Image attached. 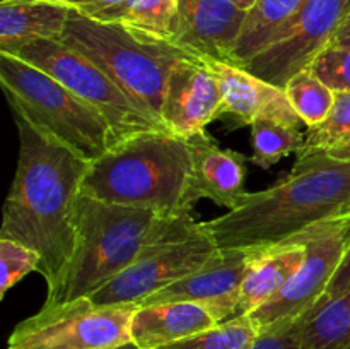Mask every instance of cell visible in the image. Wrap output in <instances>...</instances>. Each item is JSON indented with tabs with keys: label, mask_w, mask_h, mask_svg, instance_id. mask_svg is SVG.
<instances>
[{
	"label": "cell",
	"mask_w": 350,
	"mask_h": 349,
	"mask_svg": "<svg viewBox=\"0 0 350 349\" xmlns=\"http://www.w3.org/2000/svg\"><path fill=\"white\" fill-rule=\"evenodd\" d=\"M323 154L335 161H347V163H350V137L342 144H338V146H335L334 149L327 151Z\"/></svg>",
	"instance_id": "33"
},
{
	"label": "cell",
	"mask_w": 350,
	"mask_h": 349,
	"mask_svg": "<svg viewBox=\"0 0 350 349\" xmlns=\"http://www.w3.org/2000/svg\"><path fill=\"white\" fill-rule=\"evenodd\" d=\"M252 161L256 166L269 170L282 157L299 153L304 144V133L301 127L280 122L270 116H262L252 125Z\"/></svg>",
	"instance_id": "23"
},
{
	"label": "cell",
	"mask_w": 350,
	"mask_h": 349,
	"mask_svg": "<svg viewBox=\"0 0 350 349\" xmlns=\"http://www.w3.org/2000/svg\"><path fill=\"white\" fill-rule=\"evenodd\" d=\"M0 84L10 109L89 163L118 144L105 116L34 65L0 51Z\"/></svg>",
	"instance_id": "6"
},
{
	"label": "cell",
	"mask_w": 350,
	"mask_h": 349,
	"mask_svg": "<svg viewBox=\"0 0 350 349\" xmlns=\"http://www.w3.org/2000/svg\"><path fill=\"white\" fill-rule=\"evenodd\" d=\"M303 349H350V291L320 300L296 320Z\"/></svg>",
	"instance_id": "20"
},
{
	"label": "cell",
	"mask_w": 350,
	"mask_h": 349,
	"mask_svg": "<svg viewBox=\"0 0 350 349\" xmlns=\"http://www.w3.org/2000/svg\"><path fill=\"white\" fill-rule=\"evenodd\" d=\"M14 57L50 74L82 101L98 109L109 123L118 142L144 132L166 130L159 120L140 108L94 62L64 41H33L19 48Z\"/></svg>",
	"instance_id": "7"
},
{
	"label": "cell",
	"mask_w": 350,
	"mask_h": 349,
	"mask_svg": "<svg viewBox=\"0 0 350 349\" xmlns=\"http://www.w3.org/2000/svg\"><path fill=\"white\" fill-rule=\"evenodd\" d=\"M350 214V163L321 154L301 157L287 177L200 222L219 248H270L306 229Z\"/></svg>",
	"instance_id": "2"
},
{
	"label": "cell",
	"mask_w": 350,
	"mask_h": 349,
	"mask_svg": "<svg viewBox=\"0 0 350 349\" xmlns=\"http://www.w3.org/2000/svg\"><path fill=\"white\" fill-rule=\"evenodd\" d=\"M345 221V235H347V243L350 242V214L347 216V218H344Z\"/></svg>",
	"instance_id": "36"
},
{
	"label": "cell",
	"mask_w": 350,
	"mask_h": 349,
	"mask_svg": "<svg viewBox=\"0 0 350 349\" xmlns=\"http://www.w3.org/2000/svg\"><path fill=\"white\" fill-rule=\"evenodd\" d=\"M60 41L94 62L140 108L163 123L161 106L167 75L181 57L190 53L170 41L75 10L68 16Z\"/></svg>",
	"instance_id": "5"
},
{
	"label": "cell",
	"mask_w": 350,
	"mask_h": 349,
	"mask_svg": "<svg viewBox=\"0 0 350 349\" xmlns=\"http://www.w3.org/2000/svg\"><path fill=\"white\" fill-rule=\"evenodd\" d=\"M41 257L36 250L16 242V240L0 238V266H2V279H0V296H5L9 289L31 272L40 270Z\"/></svg>",
	"instance_id": "27"
},
{
	"label": "cell",
	"mask_w": 350,
	"mask_h": 349,
	"mask_svg": "<svg viewBox=\"0 0 350 349\" xmlns=\"http://www.w3.org/2000/svg\"><path fill=\"white\" fill-rule=\"evenodd\" d=\"M314 74L334 92H350V50L327 47L311 64Z\"/></svg>",
	"instance_id": "28"
},
{
	"label": "cell",
	"mask_w": 350,
	"mask_h": 349,
	"mask_svg": "<svg viewBox=\"0 0 350 349\" xmlns=\"http://www.w3.org/2000/svg\"><path fill=\"white\" fill-rule=\"evenodd\" d=\"M221 106V82L211 65L195 55L181 57L171 68L164 88L161 120L166 130L188 139L217 120Z\"/></svg>",
	"instance_id": "13"
},
{
	"label": "cell",
	"mask_w": 350,
	"mask_h": 349,
	"mask_svg": "<svg viewBox=\"0 0 350 349\" xmlns=\"http://www.w3.org/2000/svg\"><path fill=\"white\" fill-rule=\"evenodd\" d=\"M304 257H306V246L299 242L260 248L258 255L255 257L243 281L236 317L252 315L256 308L275 296L299 269Z\"/></svg>",
	"instance_id": "19"
},
{
	"label": "cell",
	"mask_w": 350,
	"mask_h": 349,
	"mask_svg": "<svg viewBox=\"0 0 350 349\" xmlns=\"http://www.w3.org/2000/svg\"><path fill=\"white\" fill-rule=\"evenodd\" d=\"M191 156V195L208 198L221 207L234 209L245 194L246 157L222 149L205 130L187 139Z\"/></svg>",
	"instance_id": "16"
},
{
	"label": "cell",
	"mask_w": 350,
	"mask_h": 349,
	"mask_svg": "<svg viewBox=\"0 0 350 349\" xmlns=\"http://www.w3.org/2000/svg\"><path fill=\"white\" fill-rule=\"evenodd\" d=\"M204 60L221 82L222 106L219 118H229L226 120L229 130L252 125L262 116L301 127L303 120L297 116L282 88L263 81L241 65L211 58Z\"/></svg>",
	"instance_id": "15"
},
{
	"label": "cell",
	"mask_w": 350,
	"mask_h": 349,
	"mask_svg": "<svg viewBox=\"0 0 350 349\" xmlns=\"http://www.w3.org/2000/svg\"><path fill=\"white\" fill-rule=\"evenodd\" d=\"M330 44L332 47H340V48H347V50H350V5ZM330 44H328V47H330Z\"/></svg>",
	"instance_id": "32"
},
{
	"label": "cell",
	"mask_w": 350,
	"mask_h": 349,
	"mask_svg": "<svg viewBox=\"0 0 350 349\" xmlns=\"http://www.w3.org/2000/svg\"><path fill=\"white\" fill-rule=\"evenodd\" d=\"M81 194L108 204L156 211L166 218L191 214V156L187 139L154 130L115 144L91 161Z\"/></svg>",
	"instance_id": "4"
},
{
	"label": "cell",
	"mask_w": 350,
	"mask_h": 349,
	"mask_svg": "<svg viewBox=\"0 0 350 349\" xmlns=\"http://www.w3.org/2000/svg\"><path fill=\"white\" fill-rule=\"evenodd\" d=\"M70 12L57 0H2L0 51L14 55L33 41H60Z\"/></svg>",
	"instance_id": "18"
},
{
	"label": "cell",
	"mask_w": 350,
	"mask_h": 349,
	"mask_svg": "<svg viewBox=\"0 0 350 349\" xmlns=\"http://www.w3.org/2000/svg\"><path fill=\"white\" fill-rule=\"evenodd\" d=\"M57 2L64 3L65 7L82 14V16L92 17L96 14L103 12V10L109 9V7L118 5L123 0H57Z\"/></svg>",
	"instance_id": "31"
},
{
	"label": "cell",
	"mask_w": 350,
	"mask_h": 349,
	"mask_svg": "<svg viewBox=\"0 0 350 349\" xmlns=\"http://www.w3.org/2000/svg\"><path fill=\"white\" fill-rule=\"evenodd\" d=\"M349 5L350 0H304L273 40L241 67L284 89L332 43Z\"/></svg>",
	"instance_id": "9"
},
{
	"label": "cell",
	"mask_w": 350,
	"mask_h": 349,
	"mask_svg": "<svg viewBox=\"0 0 350 349\" xmlns=\"http://www.w3.org/2000/svg\"><path fill=\"white\" fill-rule=\"evenodd\" d=\"M258 252L260 248H219L200 269L154 293L139 307L191 301L208 308L219 324L234 318L243 281Z\"/></svg>",
	"instance_id": "12"
},
{
	"label": "cell",
	"mask_w": 350,
	"mask_h": 349,
	"mask_svg": "<svg viewBox=\"0 0 350 349\" xmlns=\"http://www.w3.org/2000/svg\"><path fill=\"white\" fill-rule=\"evenodd\" d=\"M74 222V252L44 303L91 296L147 250L200 229L191 214L166 218L150 209L108 204L82 194L75 204Z\"/></svg>",
	"instance_id": "3"
},
{
	"label": "cell",
	"mask_w": 350,
	"mask_h": 349,
	"mask_svg": "<svg viewBox=\"0 0 350 349\" xmlns=\"http://www.w3.org/2000/svg\"><path fill=\"white\" fill-rule=\"evenodd\" d=\"M350 137V92H335V101L327 118L310 127L304 135L303 149L297 159L327 153Z\"/></svg>",
	"instance_id": "26"
},
{
	"label": "cell",
	"mask_w": 350,
	"mask_h": 349,
	"mask_svg": "<svg viewBox=\"0 0 350 349\" xmlns=\"http://www.w3.org/2000/svg\"><path fill=\"white\" fill-rule=\"evenodd\" d=\"M109 349H140V348L137 344H133L132 341H130V342H125V344L116 346V348H109Z\"/></svg>",
	"instance_id": "35"
},
{
	"label": "cell",
	"mask_w": 350,
	"mask_h": 349,
	"mask_svg": "<svg viewBox=\"0 0 350 349\" xmlns=\"http://www.w3.org/2000/svg\"><path fill=\"white\" fill-rule=\"evenodd\" d=\"M178 0H123L92 19L120 24L123 27L167 41L173 33Z\"/></svg>",
	"instance_id": "22"
},
{
	"label": "cell",
	"mask_w": 350,
	"mask_h": 349,
	"mask_svg": "<svg viewBox=\"0 0 350 349\" xmlns=\"http://www.w3.org/2000/svg\"><path fill=\"white\" fill-rule=\"evenodd\" d=\"M246 10L229 0H178L170 41L198 58L232 64V51L243 29Z\"/></svg>",
	"instance_id": "14"
},
{
	"label": "cell",
	"mask_w": 350,
	"mask_h": 349,
	"mask_svg": "<svg viewBox=\"0 0 350 349\" xmlns=\"http://www.w3.org/2000/svg\"><path fill=\"white\" fill-rule=\"evenodd\" d=\"M258 334L260 328L253 318L250 315H239L208 331L157 349H250Z\"/></svg>",
	"instance_id": "25"
},
{
	"label": "cell",
	"mask_w": 350,
	"mask_h": 349,
	"mask_svg": "<svg viewBox=\"0 0 350 349\" xmlns=\"http://www.w3.org/2000/svg\"><path fill=\"white\" fill-rule=\"evenodd\" d=\"M229 2H232L234 5H238L239 9H243V10H246V12H248V10L252 9L253 5H255L256 0H229Z\"/></svg>",
	"instance_id": "34"
},
{
	"label": "cell",
	"mask_w": 350,
	"mask_h": 349,
	"mask_svg": "<svg viewBox=\"0 0 350 349\" xmlns=\"http://www.w3.org/2000/svg\"><path fill=\"white\" fill-rule=\"evenodd\" d=\"M289 242L303 243L306 246V257L282 289L250 315L260 331L280 322L299 320L323 298L347 248L345 221L335 219L320 222Z\"/></svg>",
	"instance_id": "10"
},
{
	"label": "cell",
	"mask_w": 350,
	"mask_h": 349,
	"mask_svg": "<svg viewBox=\"0 0 350 349\" xmlns=\"http://www.w3.org/2000/svg\"><path fill=\"white\" fill-rule=\"evenodd\" d=\"M10 112L19 132V157L3 204L0 238L16 240L40 253L38 272L51 293L74 252L75 204L89 161L33 125L23 113Z\"/></svg>",
	"instance_id": "1"
},
{
	"label": "cell",
	"mask_w": 350,
	"mask_h": 349,
	"mask_svg": "<svg viewBox=\"0 0 350 349\" xmlns=\"http://www.w3.org/2000/svg\"><path fill=\"white\" fill-rule=\"evenodd\" d=\"M137 305L101 307L89 296L44 303L16 325L7 349H109L132 341Z\"/></svg>",
	"instance_id": "8"
},
{
	"label": "cell",
	"mask_w": 350,
	"mask_h": 349,
	"mask_svg": "<svg viewBox=\"0 0 350 349\" xmlns=\"http://www.w3.org/2000/svg\"><path fill=\"white\" fill-rule=\"evenodd\" d=\"M219 246L200 226L187 238L174 240L147 250L125 270L91 294V300L101 307L137 305L157 291L183 279L188 274L207 263Z\"/></svg>",
	"instance_id": "11"
},
{
	"label": "cell",
	"mask_w": 350,
	"mask_h": 349,
	"mask_svg": "<svg viewBox=\"0 0 350 349\" xmlns=\"http://www.w3.org/2000/svg\"><path fill=\"white\" fill-rule=\"evenodd\" d=\"M219 325L204 305L191 301L137 307L130 324V337L140 349H157L191 337Z\"/></svg>",
	"instance_id": "17"
},
{
	"label": "cell",
	"mask_w": 350,
	"mask_h": 349,
	"mask_svg": "<svg viewBox=\"0 0 350 349\" xmlns=\"http://www.w3.org/2000/svg\"><path fill=\"white\" fill-rule=\"evenodd\" d=\"M304 0H256L246 12L245 24L232 51V64L245 65L263 50Z\"/></svg>",
	"instance_id": "21"
},
{
	"label": "cell",
	"mask_w": 350,
	"mask_h": 349,
	"mask_svg": "<svg viewBox=\"0 0 350 349\" xmlns=\"http://www.w3.org/2000/svg\"><path fill=\"white\" fill-rule=\"evenodd\" d=\"M347 291H350V242L347 243V248H345L344 255H342L340 262H338L337 269H335L321 300L340 296V294L347 293Z\"/></svg>",
	"instance_id": "30"
},
{
	"label": "cell",
	"mask_w": 350,
	"mask_h": 349,
	"mask_svg": "<svg viewBox=\"0 0 350 349\" xmlns=\"http://www.w3.org/2000/svg\"><path fill=\"white\" fill-rule=\"evenodd\" d=\"M284 91L308 129L323 122L335 101V92L318 79L311 67L296 72L284 86Z\"/></svg>",
	"instance_id": "24"
},
{
	"label": "cell",
	"mask_w": 350,
	"mask_h": 349,
	"mask_svg": "<svg viewBox=\"0 0 350 349\" xmlns=\"http://www.w3.org/2000/svg\"><path fill=\"white\" fill-rule=\"evenodd\" d=\"M250 349H303L296 332V322H280L260 331Z\"/></svg>",
	"instance_id": "29"
}]
</instances>
